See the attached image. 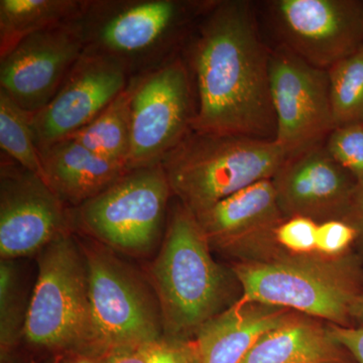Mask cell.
<instances>
[{"label":"cell","mask_w":363,"mask_h":363,"mask_svg":"<svg viewBox=\"0 0 363 363\" xmlns=\"http://www.w3.org/2000/svg\"><path fill=\"white\" fill-rule=\"evenodd\" d=\"M319 224L307 217L286 218L276 229V240L286 252L296 255L316 252V235Z\"/></svg>","instance_id":"cell-27"},{"label":"cell","mask_w":363,"mask_h":363,"mask_svg":"<svg viewBox=\"0 0 363 363\" xmlns=\"http://www.w3.org/2000/svg\"><path fill=\"white\" fill-rule=\"evenodd\" d=\"M296 314L286 308L240 298L196 333L201 363H240L264 334Z\"/></svg>","instance_id":"cell-17"},{"label":"cell","mask_w":363,"mask_h":363,"mask_svg":"<svg viewBox=\"0 0 363 363\" xmlns=\"http://www.w3.org/2000/svg\"><path fill=\"white\" fill-rule=\"evenodd\" d=\"M171 186L162 164L128 169L89 201L69 208L72 230L131 257H147L166 233Z\"/></svg>","instance_id":"cell-7"},{"label":"cell","mask_w":363,"mask_h":363,"mask_svg":"<svg viewBox=\"0 0 363 363\" xmlns=\"http://www.w3.org/2000/svg\"><path fill=\"white\" fill-rule=\"evenodd\" d=\"M104 354L105 351L87 346L56 355L52 359V363H100Z\"/></svg>","instance_id":"cell-31"},{"label":"cell","mask_w":363,"mask_h":363,"mask_svg":"<svg viewBox=\"0 0 363 363\" xmlns=\"http://www.w3.org/2000/svg\"><path fill=\"white\" fill-rule=\"evenodd\" d=\"M195 216L212 252L234 262L267 259L285 250L276 240L286 218L272 180L248 186Z\"/></svg>","instance_id":"cell-14"},{"label":"cell","mask_w":363,"mask_h":363,"mask_svg":"<svg viewBox=\"0 0 363 363\" xmlns=\"http://www.w3.org/2000/svg\"><path fill=\"white\" fill-rule=\"evenodd\" d=\"M272 181L286 219L307 217L318 224L343 220L358 183L324 143L286 157Z\"/></svg>","instance_id":"cell-16"},{"label":"cell","mask_w":363,"mask_h":363,"mask_svg":"<svg viewBox=\"0 0 363 363\" xmlns=\"http://www.w3.org/2000/svg\"><path fill=\"white\" fill-rule=\"evenodd\" d=\"M0 157V259H23L73 233L69 208L44 179Z\"/></svg>","instance_id":"cell-11"},{"label":"cell","mask_w":363,"mask_h":363,"mask_svg":"<svg viewBox=\"0 0 363 363\" xmlns=\"http://www.w3.org/2000/svg\"><path fill=\"white\" fill-rule=\"evenodd\" d=\"M332 336L357 363H363V328L329 324Z\"/></svg>","instance_id":"cell-29"},{"label":"cell","mask_w":363,"mask_h":363,"mask_svg":"<svg viewBox=\"0 0 363 363\" xmlns=\"http://www.w3.org/2000/svg\"><path fill=\"white\" fill-rule=\"evenodd\" d=\"M21 260H0V350L23 344L33 286Z\"/></svg>","instance_id":"cell-22"},{"label":"cell","mask_w":363,"mask_h":363,"mask_svg":"<svg viewBox=\"0 0 363 363\" xmlns=\"http://www.w3.org/2000/svg\"><path fill=\"white\" fill-rule=\"evenodd\" d=\"M271 51L250 2L215 0L181 52L194 84L193 130L276 140Z\"/></svg>","instance_id":"cell-1"},{"label":"cell","mask_w":363,"mask_h":363,"mask_svg":"<svg viewBox=\"0 0 363 363\" xmlns=\"http://www.w3.org/2000/svg\"><path fill=\"white\" fill-rule=\"evenodd\" d=\"M357 233L354 227L343 220H329L318 225L316 252L325 257H341L355 252Z\"/></svg>","instance_id":"cell-28"},{"label":"cell","mask_w":363,"mask_h":363,"mask_svg":"<svg viewBox=\"0 0 363 363\" xmlns=\"http://www.w3.org/2000/svg\"><path fill=\"white\" fill-rule=\"evenodd\" d=\"M145 363H201L195 338L161 337L140 347Z\"/></svg>","instance_id":"cell-26"},{"label":"cell","mask_w":363,"mask_h":363,"mask_svg":"<svg viewBox=\"0 0 363 363\" xmlns=\"http://www.w3.org/2000/svg\"><path fill=\"white\" fill-rule=\"evenodd\" d=\"M32 114L0 89V149L2 154L44 179L40 150L32 128Z\"/></svg>","instance_id":"cell-23"},{"label":"cell","mask_w":363,"mask_h":363,"mask_svg":"<svg viewBox=\"0 0 363 363\" xmlns=\"http://www.w3.org/2000/svg\"><path fill=\"white\" fill-rule=\"evenodd\" d=\"M37 357L23 344L11 350H0V363H39Z\"/></svg>","instance_id":"cell-33"},{"label":"cell","mask_w":363,"mask_h":363,"mask_svg":"<svg viewBox=\"0 0 363 363\" xmlns=\"http://www.w3.org/2000/svg\"><path fill=\"white\" fill-rule=\"evenodd\" d=\"M87 0H1L0 59L30 35L81 18Z\"/></svg>","instance_id":"cell-20"},{"label":"cell","mask_w":363,"mask_h":363,"mask_svg":"<svg viewBox=\"0 0 363 363\" xmlns=\"http://www.w3.org/2000/svg\"><path fill=\"white\" fill-rule=\"evenodd\" d=\"M215 0H87L85 51L121 65L130 80L180 56Z\"/></svg>","instance_id":"cell-2"},{"label":"cell","mask_w":363,"mask_h":363,"mask_svg":"<svg viewBox=\"0 0 363 363\" xmlns=\"http://www.w3.org/2000/svg\"><path fill=\"white\" fill-rule=\"evenodd\" d=\"M288 157L274 140L192 130L162 160L173 197L198 214L257 182Z\"/></svg>","instance_id":"cell-5"},{"label":"cell","mask_w":363,"mask_h":363,"mask_svg":"<svg viewBox=\"0 0 363 363\" xmlns=\"http://www.w3.org/2000/svg\"><path fill=\"white\" fill-rule=\"evenodd\" d=\"M269 81L277 121L274 142L288 157L324 143L335 128L328 72L279 45L271 51Z\"/></svg>","instance_id":"cell-10"},{"label":"cell","mask_w":363,"mask_h":363,"mask_svg":"<svg viewBox=\"0 0 363 363\" xmlns=\"http://www.w3.org/2000/svg\"><path fill=\"white\" fill-rule=\"evenodd\" d=\"M52 359H54V357L49 358L45 363H52Z\"/></svg>","instance_id":"cell-35"},{"label":"cell","mask_w":363,"mask_h":363,"mask_svg":"<svg viewBox=\"0 0 363 363\" xmlns=\"http://www.w3.org/2000/svg\"><path fill=\"white\" fill-rule=\"evenodd\" d=\"M133 81L101 113L69 138L128 168L131 149Z\"/></svg>","instance_id":"cell-21"},{"label":"cell","mask_w":363,"mask_h":363,"mask_svg":"<svg viewBox=\"0 0 363 363\" xmlns=\"http://www.w3.org/2000/svg\"><path fill=\"white\" fill-rule=\"evenodd\" d=\"M269 18L281 45L328 70L363 45V1L274 0Z\"/></svg>","instance_id":"cell-12"},{"label":"cell","mask_w":363,"mask_h":363,"mask_svg":"<svg viewBox=\"0 0 363 363\" xmlns=\"http://www.w3.org/2000/svg\"><path fill=\"white\" fill-rule=\"evenodd\" d=\"M327 72L335 128L363 123V45Z\"/></svg>","instance_id":"cell-24"},{"label":"cell","mask_w":363,"mask_h":363,"mask_svg":"<svg viewBox=\"0 0 363 363\" xmlns=\"http://www.w3.org/2000/svg\"><path fill=\"white\" fill-rule=\"evenodd\" d=\"M343 221L350 223L357 230V240L355 243V252L363 257V182L357 183Z\"/></svg>","instance_id":"cell-30"},{"label":"cell","mask_w":363,"mask_h":363,"mask_svg":"<svg viewBox=\"0 0 363 363\" xmlns=\"http://www.w3.org/2000/svg\"><path fill=\"white\" fill-rule=\"evenodd\" d=\"M332 336L329 324L297 313L286 323L267 332L240 363H351ZM354 362V360H353Z\"/></svg>","instance_id":"cell-19"},{"label":"cell","mask_w":363,"mask_h":363,"mask_svg":"<svg viewBox=\"0 0 363 363\" xmlns=\"http://www.w3.org/2000/svg\"><path fill=\"white\" fill-rule=\"evenodd\" d=\"M84 49L81 18L30 35L0 59V89L35 113L56 95Z\"/></svg>","instance_id":"cell-13"},{"label":"cell","mask_w":363,"mask_h":363,"mask_svg":"<svg viewBox=\"0 0 363 363\" xmlns=\"http://www.w3.org/2000/svg\"><path fill=\"white\" fill-rule=\"evenodd\" d=\"M100 363H145L140 348H119L106 351Z\"/></svg>","instance_id":"cell-32"},{"label":"cell","mask_w":363,"mask_h":363,"mask_svg":"<svg viewBox=\"0 0 363 363\" xmlns=\"http://www.w3.org/2000/svg\"><path fill=\"white\" fill-rule=\"evenodd\" d=\"M350 314L352 327L363 328V293L351 305Z\"/></svg>","instance_id":"cell-34"},{"label":"cell","mask_w":363,"mask_h":363,"mask_svg":"<svg viewBox=\"0 0 363 363\" xmlns=\"http://www.w3.org/2000/svg\"><path fill=\"white\" fill-rule=\"evenodd\" d=\"M76 235L87 264L95 347L140 348L161 337V309L147 277L111 248Z\"/></svg>","instance_id":"cell-8"},{"label":"cell","mask_w":363,"mask_h":363,"mask_svg":"<svg viewBox=\"0 0 363 363\" xmlns=\"http://www.w3.org/2000/svg\"><path fill=\"white\" fill-rule=\"evenodd\" d=\"M130 81L116 62L84 50L51 101L32 114L38 149L84 128L126 89Z\"/></svg>","instance_id":"cell-15"},{"label":"cell","mask_w":363,"mask_h":363,"mask_svg":"<svg viewBox=\"0 0 363 363\" xmlns=\"http://www.w3.org/2000/svg\"><path fill=\"white\" fill-rule=\"evenodd\" d=\"M245 301L286 308L340 327H352L350 307L363 293V257L284 252L257 262H233Z\"/></svg>","instance_id":"cell-4"},{"label":"cell","mask_w":363,"mask_h":363,"mask_svg":"<svg viewBox=\"0 0 363 363\" xmlns=\"http://www.w3.org/2000/svg\"><path fill=\"white\" fill-rule=\"evenodd\" d=\"M324 145L329 155L358 183L363 182V123L334 128Z\"/></svg>","instance_id":"cell-25"},{"label":"cell","mask_w":363,"mask_h":363,"mask_svg":"<svg viewBox=\"0 0 363 363\" xmlns=\"http://www.w3.org/2000/svg\"><path fill=\"white\" fill-rule=\"evenodd\" d=\"M131 81V149L128 169L157 166L193 130L194 84L181 55Z\"/></svg>","instance_id":"cell-9"},{"label":"cell","mask_w":363,"mask_h":363,"mask_svg":"<svg viewBox=\"0 0 363 363\" xmlns=\"http://www.w3.org/2000/svg\"><path fill=\"white\" fill-rule=\"evenodd\" d=\"M40 156L45 183L68 208L89 201L128 171L69 138L40 150Z\"/></svg>","instance_id":"cell-18"},{"label":"cell","mask_w":363,"mask_h":363,"mask_svg":"<svg viewBox=\"0 0 363 363\" xmlns=\"http://www.w3.org/2000/svg\"><path fill=\"white\" fill-rule=\"evenodd\" d=\"M147 277L159 301L164 335L194 338L228 308L227 274L212 257L195 215L178 199L169 204L166 233Z\"/></svg>","instance_id":"cell-3"},{"label":"cell","mask_w":363,"mask_h":363,"mask_svg":"<svg viewBox=\"0 0 363 363\" xmlns=\"http://www.w3.org/2000/svg\"><path fill=\"white\" fill-rule=\"evenodd\" d=\"M23 345L37 355L54 357L94 346L89 279L77 235L67 233L37 255Z\"/></svg>","instance_id":"cell-6"}]
</instances>
